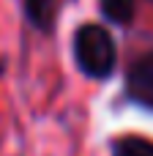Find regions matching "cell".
Returning a JSON list of instances; mask_svg holds the SVG:
<instances>
[{
	"mask_svg": "<svg viewBox=\"0 0 153 156\" xmlns=\"http://www.w3.org/2000/svg\"><path fill=\"white\" fill-rule=\"evenodd\" d=\"M74 58L82 74L93 80H107L118 63V49L110 30L101 25H82L74 36Z\"/></svg>",
	"mask_w": 153,
	"mask_h": 156,
	"instance_id": "obj_1",
	"label": "cell"
},
{
	"mask_svg": "<svg viewBox=\"0 0 153 156\" xmlns=\"http://www.w3.org/2000/svg\"><path fill=\"white\" fill-rule=\"evenodd\" d=\"M112 156H153V143L142 137H123L112 145Z\"/></svg>",
	"mask_w": 153,
	"mask_h": 156,
	"instance_id": "obj_5",
	"label": "cell"
},
{
	"mask_svg": "<svg viewBox=\"0 0 153 156\" xmlns=\"http://www.w3.org/2000/svg\"><path fill=\"white\" fill-rule=\"evenodd\" d=\"M101 14L115 25H129L137 11V0H99Z\"/></svg>",
	"mask_w": 153,
	"mask_h": 156,
	"instance_id": "obj_4",
	"label": "cell"
},
{
	"mask_svg": "<svg viewBox=\"0 0 153 156\" xmlns=\"http://www.w3.org/2000/svg\"><path fill=\"white\" fill-rule=\"evenodd\" d=\"M55 3L57 0H22L27 22L36 30H49L55 22Z\"/></svg>",
	"mask_w": 153,
	"mask_h": 156,
	"instance_id": "obj_3",
	"label": "cell"
},
{
	"mask_svg": "<svg viewBox=\"0 0 153 156\" xmlns=\"http://www.w3.org/2000/svg\"><path fill=\"white\" fill-rule=\"evenodd\" d=\"M126 93L140 107L153 110V52L134 60V66L126 74Z\"/></svg>",
	"mask_w": 153,
	"mask_h": 156,
	"instance_id": "obj_2",
	"label": "cell"
}]
</instances>
